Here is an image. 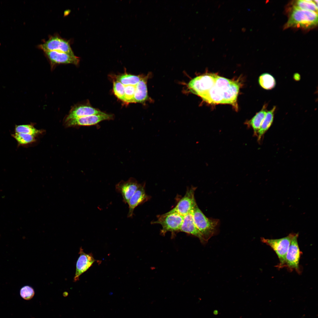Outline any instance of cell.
Masks as SVG:
<instances>
[{
	"label": "cell",
	"instance_id": "obj_23",
	"mask_svg": "<svg viewBox=\"0 0 318 318\" xmlns=\"http://www.w3.org/2000/svg\"><path fill=\"white\" fill-rule=\"evenodd\" d=\"M318 0H299L297 1L294 6L302 9L317 13Z\"/></svg>",
	"mask_w": 318,
	"mask_h": 318
},
{
	"label": "cell",
	"instance_id": "obj_28",
	"mask_svg": "<svg viewBox=\"0 0 318 318\" xmlns=\"http://www.w3.org/2000/svg\"><path fill=\"white\" fill-rule=\"evenodd\" d=\"M34 294V291L31 287L25 286L22 287L20 290V295L24 299L29 300L32 299Z\"/></svg>",
	"mask_w": 318,
	"mask_h": 318
},
{
	"label": "cell",
	"instance_id": "obj_4",
	"mask_svg": "<svg viewBox=\"0 0 318 318\" xmlns=\"http://www.w3.org/2000/svg\"><path fill=\"white\" fill-rule=\"evenodd\" d=\"M184 216L175 213H165L158 216L157 220L152 223L161 225L162 229L160 233L162 235L164 236L169 231L171 232L173 234L180 231Z\"/></svg>",
	"mask_w": 318,
	"mask_h": 318
},
{
	"label": "cell",
	"instance_id": "obj_15",
	"mask_svg": "<svg viewBox=\"0 0 318 318\" xmlns=\"http://www.w3.org/2000/svg\"><path fill=\"white\" fill-rule=\"evenodd\" d=\"M180 231L198 237L202 244H204L207 243L195 225L193 221L191 212L184 216L183 221Z\"/></svg>",
	"mask_w": 318,
	"mask_h": 318
},
{
	"label": "cell",
	"instance_id": "obj_20",
	"mask_svg": "<svg viewBox=\"0 0 318 318\" xmlns=\"http://www.w3.org/2000/svg\"><path fill=\"white\" fill-rule=\"evenodd\" d=\"M268 104H264L261 109L249 121L248 123L253 130L254 135L257 136L258 132L265 117L267 111Z\"/></svg>",
	"mask_w": 318,
	"mask_h": 318
},
{
	"label": "cell",
	"instance_id": "obj_26",
	"mask_svg": "<svg viewBox=\"0 0 318 318\" xmlns=\"http://www.w3.org/2000/svg\"><path fill=\"white\" fill-rule=\"evenodd\" d=\"M113 91L115 96L123 102L125 95V86L118 81H114Z\"/></svg>",
	"mask_w": 318,
	"mask_h": 318
},
{
	"label": "cell",
	"instance_id": "obj_16",
	"mask_svg": "<svg viewBox=\"0 0 318 318\" xmlns=\"http://www.w3.org/2000/svg\"><path fill=\"white\" fill-rule=\"evenodd\" d=\"M240 87V84L238 81L233 80L228 88L223 92V104L231 105L237 110V99Z\"/></svg>",
	"mask_w": 318,
	"mask_h": 318
},
{
	"label": "cell",
	"instance_id": "obj_5",
	"mask_svg": "<svg viewBox=\"0 0 318 318\" xmlns=\"http://www.w3.org/2000/svg\"><path fill=\"white\" fill-rule=\"evenodd\" d=\"M298 233H295L290 242L283 268L285 267L290 271L293 270L298 273H301L299 262L302 252L298 242Z\"/></svg>",
	"mask_w": 318,
	"mask_h": 318
},
{
	"label": "cell",
	"instance_id": "obj_11",
	"mask_svg": "<svg viewBox=\"0 0 318 318\" xmlns=\"http://www.w3.org/2000/svg\"><path fill=\"white\" fill-rule=\"evenodd\" d=\"M140 184L133 178H130L127 181L121 180L115 186V190L122 195L123 201L127 203L140 186Z\"/></svg>",
	"mask_w": 318,
	"mask_h": 318
},
{
	"label": "cell",
	"instance_id": "obj_2",
	"mask_svg": "<svg viewBox=\"0 0 318 318\" xmlns=\"http://www.w3.org/2000/svg\"><path fill=\"white\" fill-rule=\"evenodd\" d=\"M317 23V13L300 9L294 6L285 28H308L315 26Z\"/></svg>",
	"mask_w": 318,
	"mask_h": 318
},
{
	"label": "cell",
	"instance_id": "obj_13",
	"mask_svg": "<svg viewBox=\"0 0 318 318\" xmlns=\"http://www.w3.org/2000/svg\"><path fill=\"white\" fill-rule=\"evenodd\" d=\"M80 256L77 261L75 274L74 281L79 280L80 276L86 271L96 260L95 259L92 253H85L81 247L79 253Z\"/></svg>",
	"mask_w": 318,
	"mask_h": 318
},
{
	"label": "cell",
	"instance_id": "obj_29",
	"mask_svg": "<svg viewBox=\"0 0 318 318\" xmlns=\"http://www.w3.org/2000/svg\"><path fill=\"white\" fill-rule=\"evenodd\" d=\"M293 77L295 81H299L301 79V76L299 73H295L294 74Z\"/></svg>",
	"mask_w": 318,
	"mask_h": 318
},
{
	"label": "cell",
	"instance_id": "obj_8",
	"mask_svg": "<svg viewBox=\"0 0 318 318\" xmlns=\"http://www.w3.org/2000/svg\"><path fill=\"white\" fill-rule=\"evenodd\" d=\"M39 47L44 52L57 51L75 56L68 42L57 36L50 37Z\"/></svg>",
	"mask_w": 318,
	"mask_h": 318
},
{
	"label": "cell",
	"instance_id": "obj_19",
	"mask_svg": "<svg viewBox=\"0 0 318 318\" xmlns=\"http://www.w3.org/2000/svg\"><path fill=\"white\" fill-rule=\"evenodd\" d=\"M276 106H274L270 110L267 111L265 117L258 132V141L260 142L264 135L271 125L274 119Z\"/></svg>",
	"mask_w": 318,
	"mask_h": 318
},
{
	"label": "cell",
	"instance_id": "obj_12",
	"mask_svg": "<svg viewBox=\"0 0 318 318\" xmlns=\"http://www.w3.org/2000/svg\"><path fill=\"white\" fill-rule=\"evenodd\" d=\"M112 115L105 113L102 115H92L73 119L67 122L68 126H90L95 125L105 120L113 119Z\"/></svg>",
	"mask_w": 318,
	"mask_h": 318
},
{
	"label": "cell",
	"instance_id": "obj_25",
	"mask_svg": "<svg viewBox=\"0 0 318 318\" xmlns=\"http://www.w3.org/2000/svg\"><path fill=\"white\" fill-rule=\"evenodd\" d=\"M12 136L21 145L28 144L35 140L34 136L29 134L15 132Z\"/></svg>",
	"mask_w": 318,
	"mask_h": 318
},
{
	"label": "cell",
	"instance_id": "obj_17",
	"mask_svg": "<svg viewBox=\"0 0 318 318\" xmlns=\"http://www.w3.org/2000/svg\"><path fill=\"white\" fill-rule=\"evenodd\" d=\"M224 91V90L214 85L208 91L200 97L203 100L209 104H223V93Z\"/></svg>",
	"mask_w": 318,
	"mask_h": 318
},
{
	"label": "cell",
	"instance_id": "obj_24",
	"mask_svg": "<svg viewBox=\"0 0 318 318\" xmlns=\"http://www.w3.org/2000/svg\"><path fill=\"white\" fill-rule=\"evenodd\" d=\"M16 132L23 133L35 135L40 132V131L35 128L32 125H16L15 127Z\"/></svg>",
	"mask_w": 318,
	"mask_h": 318
},
{
	"label": "cell",
	"instance_id": "obj_14",
	"mask_svg": "<svg viewBox=\"0 0 318 318\" xmlns=\"http://www.w3.org/2000/svg\"><path fill=\"white\" fill-rule=\"evenodd\" d=\"M145 186V183L140 184L138 189L129 200L127 203L129 208L127 217L132 218L135 209L150 198V196L146 193Z\"/></svg>",
	"mask_w": 318,
	"mask_h": 318
},
{
	"label": "cell",
	"instance_id": "obj_9",
	"mask_svg": "<svg viewBox=\"0 0 318 318\" xmlns=\"http://www.w3.org/2000/svg\"><path fill=\"white\" fill-rule=\"evenodd\" d=\"M49 59L52 69L57 65L62 64H72L77 66L80 60L78 57L57 51L44 52Z\"/></svg>",
	"mask_w": 318,
	"mask_h": 318
},
{
	"label": "cell",
	"instance_id": "obj_10",
	"mask_svg": "<svg viewBox=\"0 0 318 318\" xmlns=\"http://www.w3.org/2000/svg\"><path fill=\"white\" fill-rule=\"evenodd\" d=\"M105 113L87 104H77L71 107L65 118V121L66 122L79 117L92 115H102Z\"/></svg>",
	"mask_w": 318,
	"mask_h": 318
},
{
	"label": "cell",
	"instance_id": "obj_7",
	"mask_svg": "<svg viewBox=\"0 0 318 318\" xmlns=\"http://www.w3.org/2000/svg\"><path fill=\"white\" fill-rule=\"evenodd\" d=\"M196 189L194 187L188 188L184 196L175 206L166 213H175L184 216L191 213L197 205L194 197Z\"/></svg>",
	"mask_w": 318,
	"mask_h": 318
},
{
	"label": "cell",
	"instance_id": "obj_1",
	"mask_svg": "<svg viewBox=\"0 0 318 318\" xmlns=\"http://www.w3.org/2000/svg\"><path fill=\"white\" fill-rule=\"evenodd\" d=\"M194 223L207 242L218 231L219 219L207 217L197 205L191 212Z\"/></svg>",
	"mask_w": 318,
	"mask_h": 318
},
{
	"label": "cell",
	"instance_id": "obj_6",
	"mask_svg": "<svg viewBox=\"0 0 318 318\" xmlns=\"http://www.w3.org/2000/svg\"><path fill=\"white\" fill-rule=\"evenodd\" d=\"M216 75L207 74L194 78L188 84L189 90L193 93L200 96L214 85Z\"/></svg>",
	"mask_w": 318,
	"mask_h": 318
},
{
	"label": "cell",
	"instance_id": "obj_22",
	"mask_svg": "<svg viewBox=\"0 0 318 318\" xmlns=\"http://www.w3.org/2000/svg\"><path fill=\"white\" fill-rule=\"evenodd\" d=\"M259 82L262 88L266 90L273 89L276 85L275 78L268 73H264L260 75L259 78Z\"/></svg>",
	"mask_w": 318,
	"mask_h": 318
},
{
	"label": "cell",
	"instance_id": "obj_27",
	"mask_svg": "<svg viewBox=\"0 0 318 318\" xmlns=\"http://www.w3.org/2000/svg\"><path fill=\"white\" fill-rule=\"evenodd\" d=\"M135 85L125 86V95L123 102L125 103L128 104L134 103V98Z\"/></svg>",
	"mask_w": 318,
	"mask_h": 318
},
{
	"label": "cell",
	"instance_id": "obj_18",
	"mask_svg": "<svg viewBox=\"0 0 318 318\" xmlns=\"http://www.w3.org/2000/svg\"><path fill=\"white\" fill-rule=\"evenodd\" d=\"M147 78L143 77L135 85L134 103H142L148 98L147 85Z\"/></svg>",
	"mask_w": 318,
	"mask_h": 318
},
{
	"label": "cell",
	"instance_id": "obj_21",
	"mask_svg": "<svg viewBox=\"0 0 318 318\" xmlns=\"http://www.w3.org/2000/svg\"><path fill=\"white\" fill-rule=\"evenodd\" d=\"M143 77L140 75H136L125 73L116 76V80L120 82L125 86L135 85Z\"/></svg>",
	"mask_w": 318,
	"mask_h": 318
},
{
	"label": "cell",
	"instance_id": "obj_3",
	"mask_svg": "<svg viewBox=\"0 0 318 318\" xmlns=\"http://www.w3.org/2000/svg\"><path fill=\"white\" fill-rule=\"evenodd\" d=\"M295 234L290 233L286 237L278 239L261 238V241L270 246L277 255L279 263L276 267L279 269L283 268L290 242Z\"/></svg>",
	"mask_w": 318,
	"mask_h": 318
}]
</instances>
